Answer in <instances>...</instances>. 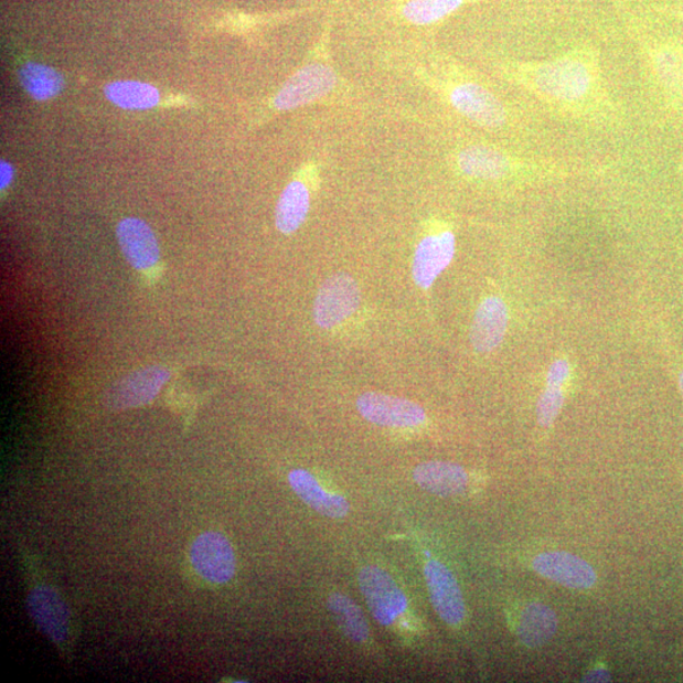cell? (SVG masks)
I'll list each match as a JSON object with an SVG mask.
<instances>
[{
    "instance_id": "6da1fadb",
    "label": "cell",
    "mask_w": 683,
    "mask_h": 683,
    "mask_svg": "<svg viewBox=\"0 0 683 683\" xmlns=\"http://www.w3.org/2000/svg\"><path fill=\"white\" fill-rule=\"evenodd\" d=\"M514 75L535 97L568 111L585 110L602 93L598 58L589 50H574L547 62L519 65Z\"/></svg>"
},
{
    "instance_id": "9c48e42d",
    "label": "cell",
    "mask_w": 683,
    "mask_h": 683,
    "mask_svg": "<svg viewBox=\"0 0 683 683\" xmlns=\"http://www.w3.org/2000/svg\"><path fill=\"white\" fill-rule=\"evenodd\" d=\"M169 377V371L159 366L136 371L110 388L106 404L109 409L118 412L149 404Z\"/></svg>"
},
{
    "instance_id": "4316f807",
    "label": "cell",
    "mask_w": 683,
    "mask_h": 683,
    "mask_svg": "<svg viewBox=\"0 0 683 683\" xmlns=\"http://www.w3.org/2000/svg\"><path fill=\"white\" fill-rule=\"evenodd\" d=\"M584 681L586 682H607L610 681V673L605 668H598L591 670L586 674Z\"/></svg>"
},
{
    "instance_id": "cb8c5ba5",
    "label": "cell",
    "mask_w": 683,
    "mask_h": 683,
    "mask_svg": "<svg viewBox=\"0 0 683 683\" xmlns=\"http://www.w3.org/2000/svg\"><path fill=\"white\" fill-rule=\"evenodd\" d=\"M565 404V393L562 387L547 386L537 404V420L543 428H549L555 423L562 406Z\"/></svg>"
},
{
    "instance_id": "30bf717a",
    "label": "cell",
    "mask_w": 683,
    "mask_h": 683,
    "mask_svg": "<svg viewBox=\"0 0 683 683\" xmlns=\"http://www.w3.org/2000/svg\"><path fill=\"white\" fill-rule=\"evenodd\" d=\"M535 573L573 590H589L598 581L590 564L568 552H544L533 559Z\"/></svg>"
},
{
    "instance_id": "52a82bcc",
    "label": "cell",
    "mask_w": 683,
    "mask_h": 683,
    "mask_svg": "<svg viewBox=\"0 0 683 683\" xmlns=\"http://www.w3.org/2000/svg\"><path fill=\"white\" fill-rule=\"evenodd\" d=\"M357 409L373 425L388 428H413L426 421V412L418 404L380 393L359 397Z\"/></svg>"
},
{
    "instance_id": "d4e9b609",
    "label": "cell",
    "mask_w": 683,
    "mask_h": 683,
    "mask_svg": "<svg viewBox=\"0 0 683 683\" xmlns=\"http://www.w3.org/2000/svg\"><path fill=\"white\" fill-rule=\"evenodd\" d=\"M569 376V363L567 360H557L552 363L547 374V386L562 387Z\"/></svg>"
},
{
    "instance_id": "2e32d148",
    "label": "cell",
    "mask_w": 683,
    "mask_h": 683,
    "mask_svg": "<svg viewBox=\"0 0 683 683\" xmlns=\"http://www.w3.org/2000/svg\"><path fill=\"white\" fill-rule=\"evenodd\" d=\"M294 492L317 513L328 517L341 519L349 514L348 500L339 494L328 492L318 480L306 470H294L289 474Z\"/></svg>"
},
{
    "instance_id": "7a4b0ae2",
    "label": "cell",
    "mask_w": 683,
    "mask_h": 683,
    "mask_svg": "<svg viewBox=\"0 0 683 683\" xmlns=\"http://www.w3.org/2000/svg\"><path fill=\"white\" fill-rule=\"evenodd\" d=\"M361 306V291L352 276L341 273L331 276L319 288L313 317L318 327L332 330L348 321Z\"/></svg>"
},
{
    "instance_id": "e0dca14e",
    "label": "cell",
    "mask_w": 683,
    "mask_h": 683,
    "mask_svg": "<svg viewBox=\"0 0 683 683\" xmlns=\"http://www.w3.org/2000/svg\"><path fill=\"white\" fill-rule=\"evenodd\" d=\"M457 163L463 174L481 180L503 179L515 168L512 158L488 146L467 147L458 154Z\"/></svg>"
},
{
    "instance_id": "ffe728a7",
    "label": "cell",
    "mask_w": 683,
    "mask_h": 683,
    "mask_svg": "<svg viewBox=\"0 0 683 683\" xmlns=\"http://www.w3.org/2000/svg\"><path fill=\"white\" fill-rule=\"evenodd\" d=\"M107 98L128 110H146L158 106L160 93L153 85L141 82H116L106 86Z\"/></svg>"
},
{
    "instance_id": "3957f363",
    "label": "cell",
    "mask_w": 683,
    "mask_h": 683,
    "mask_svg": "<svg viewBox=\"0 0 683 683\" xmlns=\"http://www.w3.org/2000/svg\"><path fill=\"white\" fill-rule=\"evenodd\" d=\"M359 584L378 625L391 627L408 607V600L399 585L383 568L377 566L362 568Z\"/></svg>"
},
{
    "instance_id": "5bb4252c",
    "label": "cell",
    "mask_w": 683,
    "mask_h": 683,
    "mask_svg": "<svg viewBox=\"0 0 683 683\" xmlns=\"http://www.w3.org/2000/svg\"><path fill=\"white\" fill-rule=\"evenodd\" d=\"M509 323L505 301L489 297L481 302L471 327V343L474 351L489 353L503 342Z\"/></svg>"
},
{
    "instance_id": "83f0119b",
    "label": "cell",
    "mask_w": 683,
    "mask_h": 683,
    "mask_svg": "<svg viewBox=\"0 0 683 683\" xmlns=\"http://www.w3.org/2000/svg\"><path fill=\"white\" fill-rule=\"evenodd\" d=\"M680 388H681V393H682V396H683V371H682V373L680 375Z\"/></svg>"
},
{
    "instance_id": "277c9868",
    "label": "cell",
    "mask_w": 683,
    "mask_h": 683,
    "mask_svg": "<svg viewBox=\"0 0 683 683\" xmlns=\"http://www.w3.org/2000/svg\"><path fill=\"white\" fill-rule=\"evenodd\" d=\"M28 607L31 618L50 641L65 648L71 638L72 619L62 596L46 584L33 586L29 593Z\"/></svg>"
},
{
    "instance_id": "7c38bea8",
    "label": "cell",
    "mask_w": 683,
    "mask_h": 683,
    "mask_svg": "<svg viewBox=\"0 0 683 683\" xmlns=\"http://www.w3.org/2000/svg\"><path fill=\"white\" fill-rule=\"evenodd\" d=\"M456 237L451 231L429 235L419 242L413 262V278L421 289H429L452 263Z\"/></svg>"
},
{
    "instance_id": "484cf974",
    "label": "cell",
    "mask_w": 683,
    "mask_h": 683,
    "mask_svg": "<svg viewBox=\"0 0 683 683\" xmlns=\"http://www.w3.org/2000/svg\"><path fill=\"white\" fill-rule=\"evenodd\" d=\"M13 175L14 171L10 163L2 161V163H0V188L6 189L10 186Z\"/></svg>"
},
{
    "instance_id": "d6986e66",
    "label": "cell",
    "mask_w": 683,
    "mask_h": 683,
    "mask_svg": "<svg viewBox=\"0 0 683 683\" xmlns=\"http://www.w3.org/2000/svg\"><path fill=\"white\" fill-rule=\"evenodd\" d=\"M310 207L308 188L301 181H292L285 188L276 207V227L284 235H291L305 223Z\"/></svg>"
},
{
    "instance_id": "8fae6325",
    "label": "cell",
    "mask_w": 683,
    "mask_h": 683,
    "mask_svg": "<svg viewBox=\"0 0 683 683\" xmlns=\"http://www.w3.org/2000/svg\"><path fill=\"white\" fill-rule=\"evenodd\" d=\"M425 576L430 601L439 618L448 626H460L465 618V601L455 575L439 561L430 559Z\"/></svg>"
},
{
    "instance_id": "9a60e30c",
    "label": "cell",
    "mask_w": 683,
    "mask_h": 683,
    "mask_svg": "<svg viewBox=\"0 0 683 683\" xmlns=\"http://www.w3.org/2000/svg\"><path fill=\"white\" fill-rule=\"evenodd\" d=\"M413 479L421 489L437 497L462 494L469 483L463 467L452 462L431 461L415 467Z\"/></svg>"
},
{
    "instance_id": "ac0fdd59",
    "label": "cell",
    "mask_w": 683,
    "mask_h": 683,
    "mask_svg": "<svg viewBox=\"0 0 683 683\" xmlns=\"http://www.w3.org/2000/svg\"><path fill=\"white\" fill-rule=\"evenodd\" d=\"M558 619L556 612L543 604H530L519 620L517 637L529 648L546 644L556 634Z\"/></svg>"
},
{
    "instance_id": "603a6c76",
    "label": "cell",
    "mask_w": 683,
    "mask_h": 683,
    "mask_svg": "<svg viewBox=\"0 0 683 683\" xmlns=\"http://www.w3.org/2000/svg\"><path fill=\"white\" fill-rule=\"evenodd\" d=\"M465 0H410L404 7V17L414 24H429L445 19L463 4Z\"/></svg>"
},
{
    "instance_id": "4fadbf2b",
    "label": "cell",
    "mask_w": 683,
    "mask_h": 683,
    "mask_svg": "<svg viewBox=\"0 0 683 683\" xmlns=\"http://www.w3.org/2000/svg\"><path fill=\"white\" fill-rule=\"evenodd\" d=\"M117 237L120 249L136 270L152 269L160 262L158 238L149 224L138 218H126L118 224Z\"/></svg>"
},
{
    "instance_id": "5b68a950",
    "label": "cell",
    "mask_w": 683,
    "mask_h": 683,
    "mask_svg": "<svg viewBox=\"0 0 683 683\" xmlns=\"http://www.w3.org/2000/svg\"><path fill=\"white\" fill-rule=\"evenodd\" d=\"M190 559L199 576L212 584H227L236 574L232 544L217 532H206L194 541Z\"/></svg>"
},
{
    "instance_id": "ba28073f",
    "label": "cell",
    "mask_w": 683,
    "mask_h": 683,
    "mask_svg": "<svg viewBox=\"0 0 683 683\" xmlns=\"http://www.w3.org/2000/svg\"><path fill=\"white\" fill-rule=\"evenodd\" d=\"M449 100L461 115L472 122L499 129L506 125L508 111L494 94L477 83H462L455 86Z\"/></svg>"
},
{
    "instance_id": "7402d4cb",
    "label": "cell",
    "mask_w": 683,
    "mask_h": 683,
    "mask_svg": "<svg viewBox=\"0 0 683 683\" xmlns=\"http://www.w3.org/2000/svg\"><path fill=\"white\" fill-rule=\"evenodd\" d=\"M20 82L33 99L45 102L55 98L64 88V79L55 68L29 63L21 67Z\"/></svg>"
},
{
    "instance_id": "44dd1931",
    "label": "cell",
    "mask_w": 683,
    "mask_h": 683,
    "mask_svg": "<svg viewBox=\"0 0 683 683\" xmlns=\"http://www.w3.org/2000/svg\"><path fill=\"white\" fill-rule=\"evenodd\" d=\"M328 607H330L337 625L345 637L356 643L367 641L370 637L369 625L356 602L349 596L335 593L328 599Z\"/></svg>"
},
{
    "instance_id": "8992f818",
    "label": "cell",
    "mask_w": 683,
    "mask_h": 683,
    "mask_svg": "<svg viewBox=\"0 0 683 683\" xmlns=\"http://www.w3.org/2000/svg\"><path fill=\"white\" fill-rule=\"evenodd\" d=\"M337 77L331 67L322 64H311L302 67L285 83L276 95L274 106L279 110H290L330 94L335 86Z\"/></svg>"
}]
</instances>
